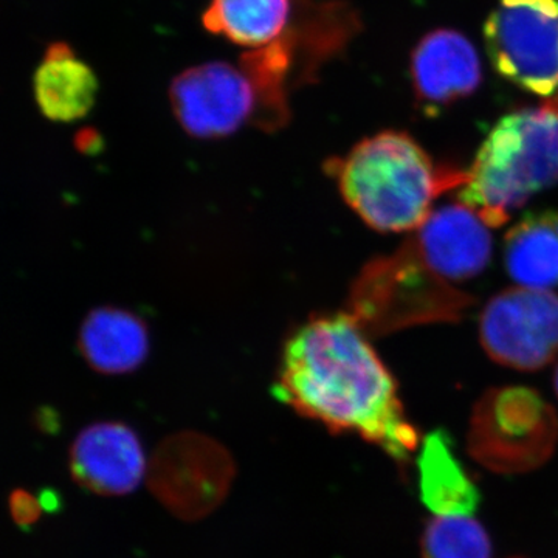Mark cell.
I'll list each match as a JSON object with an SVG mask.
<instances>
[{"label": "cell", "instance_id": "52a82bcc", "mask_svg": "<svg viewBox=\"0 0 558 558\" xmlns=\"http://www.w3.org/2000/svg\"><path fill=\"white\" fill-rule=\"evenodd\" d=\"M236 475L230 451L201 433L163 440L149 465V487L180 520L204 519L222 505Z\"/></svg>", "mask_w": 558, "mask_h": 558}, {"label": "cell", "instance_id": "d6986e66", "mask_svg": "<svg viewBox=\"0 0 558 558\" xmlns=\"http://www.w3.org/2000/svg\"><path fill=\"white\" fill-rule=\"evenodd\" d=\"M10 512L20 526H31L38 521L43 505L31 492L17 488L10 497Z\"/></svg>", "mask_w": 558, "mask_h": 558}, {"label": "cell", "instance_id": "8fae6325", "mask_svg": "<svg viewBox=\"0 0 558 558\" xmlns=\"http://www.w3.org/2000/svg\"><path fill=\"white\" fill-rule=\"evenodd\" d=\"M69 465L81 487L102 497H121L142 483L146 458L134 429L121 422H97L73 440Z\"/></svg>", "mask_w": 558, "mask_h": 558}, {"label": "cell", "instance_id": "ac0fdd59", "mask_svg": "<svg viewBox=\"0 0 558 558\" xmlns=\"http://www.w3.org/2000/svg\"><path fill=\"white\" fill-rule=\"evenodd\" d=\"M422 558H492L486 529L472 515L435 517L424 529Z\"/></svg>", "mask_w": 558, "mask_h": 558}, {"label": "cell", "instance_id": "5bb4252c", "mask_svg": "<svg viewBox=\"0 0 558 558\" xmlns=\"http://www.w3.org/2000/svg\"><path fill=\"white\" fill-rule=\"evenodd\" d=\"M38 108L47 119L72 123L94 108L98 80L94 70L65 43L51 44L33 78Z\"/></svg>", "mask_w": 558, "mask_h": 558}, {"label": "cell", "instance_id": "277c9868", "mask_svg": "<svg viewBox=\"0 0 558 558\" xmlns=\"http://www.w3.org/2000/svg\"><path fill=\"white\" fill-rule=\"evenodd\" d=\"M475 296L436 274L407 240L366 264L352 284L348 314L369 337L428 323L459 322Z\"/></svg>", "mask_w": 558, "mask_h": 558}, {"label": "cell", "instance_id": "9a60e30c", "mask_svg": "<svg viewBox=\"0 0 558 558\" xmlns=\"http://www.w3.org/2000/svg\"><path fill=\"white\" fill-rule=\"evenodd\" d=\"M417 472L422 502L435 517L473 515L478 509L480 488L442 429L429 433L422 442Z\"/></svg>", "mask_w": 558, "mask_h": 558}, {"label": "cell", "instance_id": "30bf717a", "mask_svg": "<svg viewBox=\"0 0 558 558\" xmlns=\"http://www.w3.org/2000/svg\"><path fill=\"white\" fill-rule=\"evenodd\" d=\"M488 229L475 209L451 204L433 211L409 241L436 274L458 284L487 269L492 258Z\"/></svg>", "mask_w": 558, "mask_h": 558}, {"label": "cell", "instance_id": "6da1fadb", "mask_svg": "<svg viewBox=\"0 0 558 558\" xmlns=\"http://www.w3.org/2000/svg\"><path fill=\"white\" fill-rule=\"evenodd\" d=\"M275 396L333 435L352 433L405 464L421 436L369 336L348 312L317 315L290 333Z\"/></svg>", "mask_w": 558, "mask_h": 558}, {"label": "cell", "instance_id": "5b68a950", "mask_svg": "<svg viewBox=\"0 0 558 558\" xmlns=\"http://www.w3.org/2000/svg\"><path fill=\"white\" fill-rule=\"evenodd\" d=\"M557 444V411L535 389L492 388L473 409L468 450L490 472L537 470L553 458Z\"/></svg>", "mask_w": 558, "mask_h": 558}, {"label": "cell", "instance_id": "e0dca14e", "mask_svg": "<svg viewBox=\"0 0 558 558\" xmlns=\"http://www.w3.org/2000/svg\"><path fill=\"white\" fill-rule=\"evenodd\" d=\"M290 0H211L204 25L215 35L250 49H263L289 32Z\"/></svg>", "mask_w": 558, "mask_h": 558}, {"label": "cell", "instance_id": "ba28073f", "mask_svg": "<svg viewBox=\"0 0 558 558\" xmlns=\"http://www.w3.org/2000/svg\"><path fill=\"white\" fill-rule=\"evenodd\" d=\"M488 357L519 371H538L558 355V295L550 290L506 289L480 318Z\"/></svg>", "mask_w": 558, "mask_h": 558}, {"label": "cell", "instance_id": "8992f818", "mask_svg": "<svg viewBox=\"0 0 558 558\" xmlns=\"http://www.w3.org/2000/svg\"><path fill=\"white\" fill-rule=\"evenodd\" d=\"M492 65L521 89L558 92V0H499L484 24Z\"/></svg>", "mask_w": 558, "mask_h": 558}, {"label": "cell", "instance_id": "3957f363", "mask_svg": "<svg viewBox=\"0 0 558 558\" xmlns=\"http://www.w3.org/2000/svg\"><path fill=\"white\" fill-rule=\"evenodd\" d=\"M557 182L558 92L545 105L515 110L495 123L459 196L488 227H499Z\"/></svg>", "mask_w": 558, "mask_h": 558}, {"label": "cell", "instance_id": "2e32d148", "mask_svg": "<svg viewBox=\"0 0 558 558\" xmlns=\"http://www.w3.org/2000/svg\"><path fill=\"white\" fill-rule=\"evenodd\" d=\"M505 266L520 288L558 286V211L531 213L505 238Z\"/></svg>", "mask_w": 558, "mask_h": 558}, {"label": "cell", "instance_id": "4fadbf2b", "mask_svg": "<svg viewBox=\"0 0 558 558\" xmlns=\"http://www.w3.org/2000/svg\"><path fill=\"white\" fill-rule=\"evenodd\" d=\"M78 347L84 360L98 373H132L148 357V326L130 311L100 307L84 319Z\"/></svg>", "mask_w": 558, "mask_h": 558}, {"label": "cell", "instance_id": "7c38bea8", "mask_svg": "<svg viewBox=\"0 0 558 558\" xmlns=\"http://www.w3.org/2000/svg\"><path fill=\"white\" fill-rule=\"evenodd\" d=\"M411 78L422 108H447L478 89L483 80L478 51L462 33H428L411 57Z\"/></svg>", "mask_w": 558, "mask_h": 558}, {"label": "cell", "instance_id": "7a4b0ae2", "mask_svg": "<svg viewBox=\"0 0 558 558\" xmlns=\"http://www.w3.org/2000/svg\"><path fill=\"white\" fill-rule=\"evenodd\" d=\"M328 171L349 207L381 233L418 229L436 197L468 182V171L435 163L416 140L398 131L362 140L329 161Z\"/></svg>", "mask_w": 558, "mask_h": 558}, {"label": "cell", "instance_id": "ffe728a7", "mask_svg": "<svg viewBox=\"0 0 558 558\" xmlns=\"http://www.w3.org/2000/svg\"><path fill=\"white\" fill-rule=\"evenodd\" d=\"M554 389H556V392L558 396V365L556 368V374H554Z\"/></svg>", "mask_w": 558, "mask_h": 558}, {"label": "cell", "instance_id": "9c48e42d", "mask_svg": "<svg viewBox=\"0 0 558 558\" xmlns=\"http://www.w3.org/2000/svg\"><path fill=\"white\" fill-rule=\"evenodd\" d=\"M172 110L191 137L222 138L255 121L258 94L245 70L207 62L180 73L170 89Z\"/></svg>", "mask_w": 558, "mask_h": 558}]
</instances>
